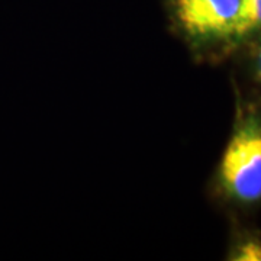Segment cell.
<instances>
[{
    "label": "cell",
    "instance_id": "1",
    "mask_svg": "<svg viewBox=\"0 0 261 261\" xmlns=\"http://www.w3.org/2000/svg\"><path fill=\"white\" fill-rule=\"evenodd\" d=\"M219 178L229 195L241 202L261 199V123L250 119L238 126L224 151Z\"/></svg>",
    "mask_w": 261,
    "mask_h": 261
},
{
    "label": "cell",
    "instance_id": "2",
    "mask_svg": "<svg viewBox=\"0 0 261 261\" xmlns=\"http://www.w3.org/2000/svg\"><path fill=\"white\" fill-rule=\"evenodd\" d=\"M180 31L195 41L238 37L241 0H171Z\"/></svg>",
    "mask_w": 261,
    "mask_h": 261
},
{
    "label": "cell",
    "instance_id": "3",
    "mask_svg": "<svg viewBox=\"0 0 261 261\" xmlns=\"http://www.w3.org/2000/svg\"><path fill=\"white\" fill-rule=\"evenodd\" d=\"M261 28V0H241L238 37Z\"/></svg>",
    "mask_w": 261,
    "mask_h": 261
},
{
    "label": "cell",
    "instance_id": "4",
    "mask_svg": "<svg viewBox=\"0 0 261 261\" xmlns=\"http://www.w3.org/2000/svg\"><path fill=\"white\" fill-rule=\"evenodd\" d=\"M233 260L238 261H261V241L250 240L238 247Z\"/></svg>",
    "mask_w": 261,
    "mask_h": 261
},
{
    "label": "cell",
    "instance_id": "5",
    "mask_svg": "<svg viewBox=\"0 0 261 261\" xmlns=\"http://www.w3.org/2000/svg\"><path fill=\"white\" fill-rule=\"evenodd\" d=\"M255 70H257V75H258V79L261 80V48H260V51H258V54H257V63H255Z\"/></svg>",
    "mask_w": 261,
    "mask_h": 261
}]
</instances>
